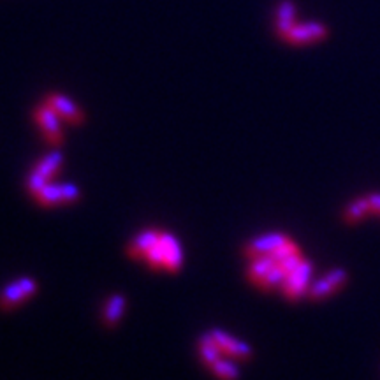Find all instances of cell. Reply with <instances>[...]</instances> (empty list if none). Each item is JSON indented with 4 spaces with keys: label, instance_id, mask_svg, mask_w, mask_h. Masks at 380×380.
<instances>
[{
    "label": "cell",
    "instance_id": "18",
    "mask_svg": "<svg viewBox=\"0 0 380 380\" xmlns=\"http://www.w3.org/2000/svg\"><path fill=\"white\" fill-rule=\"evenodd\" d=\"M287 276H289L287 272H285L280 264H276V266H273V268L269 269L268 275L264 276V278L257 283V287L263 289V291H273L275 287L283 285V282H285Z\"/></svg>",
    "mask_w": 380,
    "mask_h": 380
},
{
    "label": "cell",
    "instance_id": "23",
    "mask_svg": "<svg viewBox=\"0 0 380 380\" xmlns=\"http://www.w3.org/2000/svg\"><path fill=\"white\" fill-rule=\"evenodd\" d=\"M370 205H372V211L375 213H380V194H370Z\"/></svg>",
    "mask_w": 380,
    "mask_h": 380
},
{
    "label": "cell",
    "instance_id": "9",
    "mask_svg": "<svg viewBox=\"0 0 380 380\" xmlns=\"http://www.w3.org/2000/svg\"><path fill=\"white\" fill-rule=\"evenodd\" d=\"M285 241H289V238L282 233H269L263 234V236L256 238V240L250 241L249 245H245V256L254 259V257L259 256H272L276 249H280Z\"/></svg>",
    "mask_w": 380,
    "mask_h": 380
},
{
    "label": "cell",
    "instance_id": "19",
    "mask_svg": "<svg viewBox=\"0 0 380 380\" xmlns=\"http://www.w3.org/2000/svg\"><path fill=\"white\" fill-rule=\"evenodd\" d=\"M210 370L213 372V375L220 380H236L238 377H240V370H238V366L229 359H218Z\"/></svg>",
    "mask_w": 380,
    "mask_h": 380
},
{
    "label": "cell",
    "instance_id": "17",
    "mask_svg": "<svg viewBox=\"0 0 380 380\" xmlns=\"http://www.w3.org/2000/svg\"><path fill=\"white\" fill-rule=\"evenodd\" d=\"M370 211H372L370 199L359 198V199H356V201H352L347 205L345 211H343V220H345L347 224H356V222H359L361 218L366 217Z\"/></svg>",
    "mask_w": 380,
    "mask_h": 380
},
{
    "label": "cell",
    "instance_id": "6",
    "mask_svg": "<svg viewBox=\"0 0 380 380\" xmlns=\"http://www.w3.org/2000/svg\"><path fill=\"white\" fill-rule=\"evenodd\" d=\"M347 278H349V273L343 268H334L327 273L326 276H322L321 280L312 285L308 289V298L314 299V301H319V299H324L327 296H331L333 292H336L338 289H341L345 285Z\"/></svg>",
    "mask_w": 380,
    "mask_h": 380
},
{
    "label": "cell",
    "instance_id": "16",
    "mask_svg": "<svg viewBox=\"0 0 380 380\" xmlns=\"http://www.w3.org/2000/svg\"><path fill=\"white\" fill-rule=\"evenodd\" d=\"M276 260L273 256H259V257H254L252 264L249 266V272H247V275H249V280L252 283H259L260 280L264 278V276L268 275L269 269L273 268V266H276Z\"/></svg>",
    "mask_w": 380,
    "mask_h": 380
},
{
    "label": "cell",
    "instance_id": "13",
    "mask_svg": "<svg viewBox=\"0 0 380 380\" xmlns=\"http://www.w3.org/2000/svg\"><path fill=\"white\" fill-rule=\"evenodd\" d=\"M160 240V233L159 231H153V229H148L143 231L141 234H137L134 240H132V243L127 247V254L131 257H134V259H140V257H144V254L148 252V250L153 247L155 243H159Z\"/></svg>",
    "mask_w": 380,
    "mask_h": 380
},
{
    "label": "cell",
    "instance_id": "2",
    "mask_svg": "<svg viewBox=\"0 0 380 380\" xmlns=\"http://www.w3.org/2000/svg\"><path fill=\"white\" fill-rule=\"evenodd\" d=\"M82 192L78 185L74 183H46L43 189L34 196L35 201L41 206H53L62 205V202H74L78 201Z\"/></svg>",
    "mask_w": 380,
    "mask_h": 380
},
{
    "label": "cell",
    "instance_id": "20",
    "mask_svg": "<svg viewBox=\"0 0 380 380\" xmlns=\"http://www.w3.org/2000/svg\"><path fill=\"white\" fill-rule=\"evenodd\" d=\"M143 259L146 260L148 266H150L151 269H160L166 266V254H164V247L162 243H160V240L159 243L153 245V247L144 254Z\"/></svg>",
    "mask_w": 380,
    "mask_h": 380
},
{
    "label": "cell",
    "instance_id": "10",
    "mask_svg": "<svg viewBox=\"0 0 380 380\" xmlns=\"http://www.w3.org/2000/svg\"><path fill=\"white\" fill-rule=\"evenodd\" d=\"M46 104H50L55 111L59 113L60 117L66 118L69 124L73 125H79L85 122V115H83L82 109L78 106L74 104L69 97L62 95V93H48L46 95Z\"/></svg>",
    "mask_w": 380,
    "mask_h": 380
},
{
    "label": "cell",
    "instance_id": "5",
    "mask_svg": "<svg viewBox=\"0 0 380 380\" xmlns=\"http://www.w3.org/2000/svg\"><path fill=\"white\" fill-rule=\"evenodd\" d=\"M327 37V27L319 21H308V23H296L282 39L294 46H303V44L319 43V41Z\"/></svg>",
    "mask_w": 380,
    "mask_h": 380
},
{
    "label": "cell",
    "instance_id": "12",
    "mask_svg": "<svg viewBox=\"0 0 380 380\" xmlns=\"http://www.w3.org/2000/svg\"><path fill=\"white\" fill-rule=\"evenodd\" d=\"M296 12H298V9H296V4L292 0H282L278 4V8H276L275 28L280 37H283L296 25Z\"/></svg>",
    "mask_w": 380,
    "mask_h": 380
},
{
    "label": "cell",
    "instance_id": "14",
    "mask_svg": "<svg viewBox=\"0 0 380 380\" xmlns=\"http://www.w3.org/2000/svg\"><path fill=\"white\" fill-rule=\"evenodd\" d=\"M199 354H201V361L205 363V366L211 368V366L220 359V347H218L215 336L210 333H205L201 338H199Z\"/></svg>",
    "mask_w": 380,
    "mask_h": 380
},
{
    "label": "cell",
    "instance_id": "15",
    "mask_svg": "<svg viewBox=\"0 0 380 380\" xmlns=\"http://www.w3.org/2000/svg\"><path fill=\"white\" fill-rule=\"evenodd\" d=\"M125 298L124 294H113L109 296V299L106 301L104 314H102V321L108 327H115L120 321V317L124 315L125 310Z\"/></svg>",
    "mask_w": 380,
    "mask_h": 380
},
{
    "label": "cell",
    "instance_id": "11",
    "mask_svg": "<svg viewBox=\"0 0 380 380\" xmlns=\"http://www.w3.org/2000/svg\"><path fill=\"white\" fill-rule=\"evenodd\" d=\"M160 243H162L164 254H166V266H164V269L178 272V268L183 263V250L180 241L171 233H160Z\"/></svg>",
    "mask_w": 380,
    "mask_h": 380
},
{
    "label": "cell",
    "instance_id": "21",
    "mask_svg": "<svg viewBox=\"0 0 380 380\" xmlns=\"http://www.w3.org/2000/svg\"><path fill=\"white\" fill-rule=\"evenodd\" d=\"M296 252H299V249H298V247H296L294 243H292L291 240H289V241H285V243H283L282 247H280V249H276L275 252L272 254V256L275 257L276 263H280V260H282V259H285V257L292 256V254H296Z\"/></svg>",
    "mask_w": 380,
    "mask_h": 380
},
{
    "label": "cell",
    "instance_id": "7",
    "mask_svg": "<svg viewBox=\"0 0 380 380\" xmlns=\"http://www.w3.org/2000/svg\"><path fill=\"white\" fill-rule=\"evenodd\" d=\"M35 122L41 125V129L44 131V136L50 141L51 144H60L62 143V129H60V115L51 108L50 104H41L35 108L34 111Z\"/></svg>",
    "mask_w": 380,
    "mask_h": 380
},
{
    "label": "cell",
    "instance_id": "4",
    "mask_svg": "<svg viewBox=\"0 0 380 380\" xmlns=\"http://www.w3.org/2000/svg\"><path fill=\"white\" fill-rule=\"evenodd\" d=\"M312 272H314V266L308 260H303L299 264L298 268L294 269L292 273H289V276L285 278L282 285L283 294L287 296L291 301H296L301 296L308 294V289H310V278H312Z\"/></svg>",
    "mask_w": 380,
    "mask_h": 380
},
{
    "label": "cell",
    "instance_id": "3",
    "mask_svg": "<svg viewBox=\"0 0 380 380\" xmlns=\"http://www.w3.org/2000/svg\"><path fill=\"white\" fill-rule=\"evenodd\" d=\"M37 291V283L34 278H25L16 280V282L9 283L4 291L0 292V308L2 310H11V308L18 307L25 299H28L30 296L35 294Z\"/></svg>",
    "mask_w": 380,
    "mask_h": 380
},
{
    "label": "cell",
    "instance_id": "22",
    "mask_svg": "<svg viewBox=\"0 0 380 380\" xmlns=\"http://www.w3.org/2000/svg\"><path fill=\"white\" fill-rule=\"evenodd\" d=\"M303 260H305V259H303V257H301V254L296 252V254H292V256H289V257H285V259L280 260L278 264H280V266H282L283 269H285V272H287V275H289V273H292L296 268H298V266L303 263Z\"/></svg>",
    "mask_w": 380,
    "mask_h": 380
},
{
    "label": "cell",
    "instance_id": "8",
    "mask_svg": "<svg viewBox=\"0 0 380 380\" xmlns=\"http://www.w3.org/2000/svg\"><path fill=\"white\" fill-rule=\"evenodd\" d=\"M211 334L215 336L222 354H225V356L234 357V359L240 361H249L250 357H252L254 350L249 343H245V341L231 336L229 333H225V331L222 330H211Z\"/></svg>",
    "mask_w": 380,
    "mask_h": 380
},
{
    "label": "cell",
    "instance_id": "1",
    "mask_svg": "<svg viewBox=\"0 0 380 380\" xmlns=\"http://www.w3.org/2000/svg\"><path fill=\"white\" fill-rule=\"evenodd\" d=\"M64 162V157L59 150L51 151L50 155L44 157L43 160L35 164L34 171L27 178V189L30 194H37L41 189H43L46 183H50V180L53 178V175H57Z\"/></svg>",
    "mask_w": 380,
    "mask_h": 380
}]
</instances>
